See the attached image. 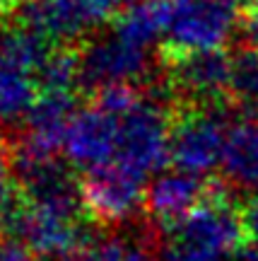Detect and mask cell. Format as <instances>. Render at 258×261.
I'll return each mask as SVG.
<instances>
[{
  "mask_svg": "<svg viewBox=\"0 0 258 261\" xmlns=\"http://www.w3.org/2000/svg\"><path fill=\"white\" fill-rule=\"evenodd\" d=\"M169 230L171 240L220 254H234L246 240L244 213L234 205L230 189L222 181H210L208 196Z\"/></svg>",
  "mask_w": 258,
  "mask_h": 261,
  "instance_id": "obj_4",
  "label": "cell"
},
{
  "mask_svg": "<svg viewBox=\"0 0 258 261\" xmlns=\"http://www.w3.org/2000/svg\"><path fill=\"white\" fill-rule=\"evenodd\" d=\"M39 94L37 77H32V73L0 63V121L12 123L27 119Z\"/></svg>",
  "mask_w": 258,
  "mask_h": 261,
  "instance_id": "obj_16",
  "label": "cell"
},
{
  "mask_svg": "<svg viewBox=\"0 0 258 261\" xmlns=\"http://www.w3.org/2000/svg\"><path fill=\"white\" fill-rule=\"evenodd\" d=\"M244 225H246V234L251 240H258V194L251 196V201L244 205Z\"/></svg>",
  "mask_w": 258,
  "mask_h": 261,
  "instance_id": "obj_25",
  "label": "cell"
},
{
  "mask_svg": "<svg viewBox=\"0 0 258 261\" xmlns=\"http://www.w3.org/2000/svg\"><path fill=\"white\" fill-rule=\"evenodd\" d=\"M75 114L77 104L73 92H41L24 119L27 130L22 148L39 155H53L58 148H63L65 133Z\"/></svg>",
  "mask_w": 258,
  "mask_h": 261,
  "instance_id": "obj_11",
  "label": "cell"
},
{
  "mask_svg": "<svg viewBox=\"0 0 258 261\" xmlns=\"http://www.w3.org/2000/svg\"><path fill=\"white\" fill-rule=\"evenodd\" d=\"M44 261H68V259H65V256H46Z\"/></svg>",
  "mask_w": 258,
  "mask_h": 261,
  "instance_id": "obj_30",
  "label": "cell"
},
{
  "mask_svg": "<svg viewBox=\"0 0 258 261\" xmlns=\"http://www.w3.org/2000/svg\"><path fill=\"white\" fill-rule=\"evenodd\" d=\"M17 24L44 34L61 46L84 44L90 27L84 24L73 0H17Z\"/></svg>",
  "mask_w": 258,
  "mask_h": 261,
  "instance_id": "obj_12",
  "label": "cell"
},
{
  "mask_svg": "<svg viewBox=\"0 0 258 261\" xmlns=\"http://www.w3.org/2000/svg\"><path fill=\"white\" fill-rule=\"evenodd\" d=\"M230 92L237 102L258 104V44H246L232 56Z\"/></svg>",
  "mask_w": 258,
  "mask_h": 261,
  "instance_id": "obj_18",
  "label": "cell"
},
{
  "mask_svg": "<svg viewBox=\"0 0 258 261\" xmlns=\"http://www.w3.org/2000/svg\"><path fill=\"white\" fill-rule=\"evenodd\" d=\"M241 32L249 44H258V0L244 5V15H241Z\"/></svg>",
  "mask_w": 258,
  "mask_h": 261,
  "instance_id": "obj_23",
  "label": "cell"
},
{
  "mask_svg": "<svg viewBox=\"0 0 258 261\" xmlns=\"http://www.w3.org/2000/svg\"><path fill=\"white\" fill-rule=\"evenodd\" d=\"M128 261H157V259L148 252V249H142L140 244H133V249H130Z\"/></svg>",
  "mask_w": 258,
  "mask_h": 261,
  "instance_id": "obj_27",
  "label": "cell"
},
{
  "mask_svg": "<svg viewBox=\"0 0 258 261\" xmlns=\"http://www.w3.org/2000/svg\"><path fill=\"white\" fill-rule=\"evenodd\" d=\"M0 140H3V133H0Z\"/></svg>",
  "mask_w": 258,
  "mask_h": 261,
  "instance_id": "obj_32",
  "label": "cell"
},
{
  "mask_svg": "<svg viewBox=\"0 0 258 261\" xmlns=\"http://www.w3.org/2000/svg\"><path fill=\"white\" fill-rule=\"evenodd\" d=\"M174 15V0H145L140 5H130L113 22V34L133 46L148 48L166 34Z\"/></svg>",
  "mask_w": 258,
  "mask_h": 261,
  "instance_id": "obj_14",
  "label": "cell"
},
{
  "mask_svg": "<svg viewBox=\"0 0 258 261\" xmlns=\"http://www.w3.org/2000/svg\"><path fill=\"white\" fill-rule=\"evenodd\" d=\"M53 51V41H48L44 34L34 29L17 24L12 29H5L0 34V63L37 73Z\"/></svg>",
  "mask_w": 258,
  "mask_h": 261,
  "instance_id": "obj_15",
  "label": "cell"
},
{
  "mask_svg": "<svg viewBox=\"0 0 258 261\" xmlns=\"http://www.w3.org/2000/svg\"><path fill=\"white\" fill-rule=\"evenodd\" d=\"M256 121H258V104H256Z\"/></svg>",
  "mask_w": 258,
  "mask_h": 261,
  "instance_id": "obj_31",
  "label": "cell"
},
{
  "mask_svg": "<svg viewBox=\"0 0 258 261\" xmlns=\"http://www.w3.org/2000/svg\"><path fill=\"white\" fill-rule=\"evenodd\" d=\"M234 97H220L200 104H186L171 119V162L179 169L205 177L220 167Z\"/></svg>",
  "mask_w": 258,
  "mask_h": 261,
  "instance_id": "obj_1",
  "label": "cell"
},
{
  "mask_svg": "<svg viewBox=\"0 0 258 261\" xmlns=\"http://www.w3.org/2000/svg\"><path fill=\"white\" fill-rule=\"evenodd\" d=\"M80 83V48L61 46L37 70V85L41 92H73Z\"/></svg>",
  "mask_w": 258,
  "mask_h": 261,
  "instance_id": "obj_17",
  "label": "cell"
},
{
  "mask_svg": "<svg viewBox=\"0 0 258 261\" xmlns=\"http://www.w3.org/2000/svg\"><path fill=\"white\" fill-rule=\"evenodd\" d=\"M17 5V0H0V15H5V12H10V10Z\"/></svg>",
  "mask_w": 258,
  "mask_h": 261,
  "instance_id": "obj_28",
  "label": "cell"
},
{
  "mask_svg": "<svg viewBox=\"0 0 258 261\" xmlns=\"http://www.w3.org/2000/svg\"><path fill=\"white\" fill-rule=\"evenodd\" d=\"M171 119L169 107L142 97L123 114L116 130V162L138 177L155 174L171 160Z\"/></svg>",
  "mask_w": 258,
  "mask_h": 261,
  "instance_id": "obj_2",
  "label": "cell"
},
{
  "mask_svg": "<svg viewBox=\"0 0 258 261\" xmlns=\"http://www.w3.org/2000/svg\"><path fill=\"white\" fill-rule=\"evenodd\" d=\"M12 169L19 191L32 203L55 208L77 215L82 211L80 201V177L73 174V165L55 155H39L19 145L12 155Z\"/></svg>",
  "mask_w": 258,
  "mask_h": 261,
  "instance_id": "obj_6",
  "label": "cell"
},
{
  "mask_svg": "<svg viewBox=\"0 0 258 261\" xmlns=\"http://www.w3.org/2000/svg\"><path fill=\"white\" fill-rule=\"evenodd\" d=\"M92 104L97 109H102L104 114H109L113 119H121L123 114H128L135 104L145 97L133 83H116V85H106L102 90H97Z\"/></svg>",
  "mask_w": 258,
  "mask_h": 261,
  "instance_id": "obj_19",
  "label": "cell"
},
{
  "mask_svg": "<svg viewBox=\"0 0 258 261\" xmlns=\"http://www.w3.org/2000/svg\"><path fill=\"white\" fill-rule=\"evenodd\" d=\"M19 194V184L12 169V160L0 152V211L8 208Z\"/></svg>",
  "mask_w": 258,
  "mask_h": 261,
  "instance_id": "obj_22",
  "label": "cell"
},
{
  "mask_svg": "<svg viewBox=\"0 0 258 261\" xmlns=\"http://www.w3.org/2000/svg\"><path fill=\"white\" fill-rule=\"evenodd\" d=\"M0 261H32V249L17 240L0 242Z\"/></svg>",
  "mask_w": 258,
  "mask_h": 261,
  "instance_id": "obj_24",
  "label": "cell"
},
{
  "mask_svg": "<svg viewBox=\"0 0 258 261\" xmlns=\"http://www.w3.org/2000/svg\"><path fill=\"white\" fill-rule=\"evenodd\" d=\"M80 17L84 19V24L92 29H99L104 24H109L111 19L119 17V5L121 0H73Z\"/></svg>",
  "mask_w": 258,
  "mask_h": 261,
  "instance_id": "obj_20",
  "label": "cell"
},
{
  "mask_svg": "<svg viewBox=\"0 0 258 261\" xmlns=\"http://www.w3.org/2000/svg\"><path fill=\"white\" fill-rule=\"evenodd\" d=\"M121 3H123V5H140V3H145V0H121Z\"/></svg>",
  "mask_w": 258,
  "mask_h": 261,
  "instance_id": "obj_29",
  "label": "cell"
},
{
  "mask_svg": "<svg viewBox=\"0 0 258 261\" xmlns=\"http://www.w3.org/2000/svg\"><path fill=\"white\" fill-rule=\"evenodd\" d=\"M208 187L210 181L186 169L162 172L145 187V211L169 230L208 196Z\"/></svg>",
  "mask_w": 258,
  "mask_h": 261,
  "instance_id": "obj_10",
  "label": "cell"
},
{
  "mask_svg": "<svg viewBox=\"0 0 258 261\" xmlns=\"http://www.w3.org/2000/svg\"><path fill=\"white\" fill-rule=\"evenodd\" d=\"M241 0H174L164 54L224 48L234 29L241 27Z\"/></svg>",
  "mask_w": 258,
  "mask_h": 261,
  "instance_id": "obj_3",
  "label": "cell"
},
{
  "mask_svg": "<svg viewBox=\"0 0 258 261\" xmlns=\"http://www.w3.org/2000/svg\"><path fill=\"white\" fill-rule=\"evenodd\" d=\"M222 174L232 189L256 191L258 189V121L234 123L227 133L222 152Z\"/></svg>",
  "mask_w": 258,
  "mask_h": 261,
  "instance_id": "obj_13",
  "label": "cell"
},
{
  "mask_svg": "<svg viewBox=\"0 0 258 261\" xmlns=\"http://www.w3.org/2000/svg\"><path fill=\"white\" fill-rule=\"evenodd\" d=\"M164 80L174 94H181L191 104L230 97L232 58L224 54V48L166 54Z\"/></svg>",
  "mask_w": 258,
  "mask_h": 261,
  "instance_id": "obj_8",
  "label": "cell"
},
{
  "mask_svg": "<svg viewBox=\"0 0 258 261\" xmlns=\"http://www.w3.org/2000/svg\"><path fill=\"white\" fill-rule=\"evenodd\" d=\"M234 261H258V240H253L251 244H241L234 252Z\"/></svg>",
  "mask_w": 258,
  "mask_h": 261,
  "instance_id": "obj_26",
  "label": "cell"
},
{
  "mask_svg": "<svg viewBox=\"0 0 258 261\" xmlns=\"http://www.w3.org/2000/svg\"><path fill=\"white\" fill-rule=\"evenodd\" d=\"M164 261H227V254L212 252L205 247H195L188 242H174L164 249Z\"/></svg>",
  "mask_w": 258,
  "mask_h": 261,
  "instance_id": "obj_21",
  "label": "cell"
},
{
  "mask_svg": "<svg viewBox=\"0 0 258 261\" xmlns=\"http://www.w3.org/2000/svg\"><path fill=\"white\" fill-rule=\"evenodd\" d=\"M150 75L152 63L148 48L133 46L116 34L80 46V85L90 92L116 83H148Z\"/></svg>",
  "mask_w": 258,
  "mask_h": 261,
  "instance_id": "obj_7",
  "label": "cell"
},
{
  "mask_svg": "<svg viewBox=\"0 0 258 261\" xmlns=\"http://www.w3.org/2000/svg\"><path fill=\"white\" fill-rule=\"evenodd\" d=\"M116 130L119 121L97 107H87L73 116L63 140L65 160L80 169L106 165L116 158Z\"/></svg>",
  "mask_w": 258,
  "mask_h": 261,
  "instance_id": "obj_9",
  "label": "cell"
},
{
  "mask_svg": "<svg viewBox=\"0 0 258 261\" xmlns=\"http://www.w3.org/2000/svg\"><path fill=\"white\" fill-rule=\"evenodd\" d=\"M82 213L99 225H119L145 208V179L119 162L84 169L80 177Z\"/></svg>",
  "mask_w": 258,
  "mask_h": 261,
  "instance_id": "obj_5",
  "label": "cell"
}]
</instances>
